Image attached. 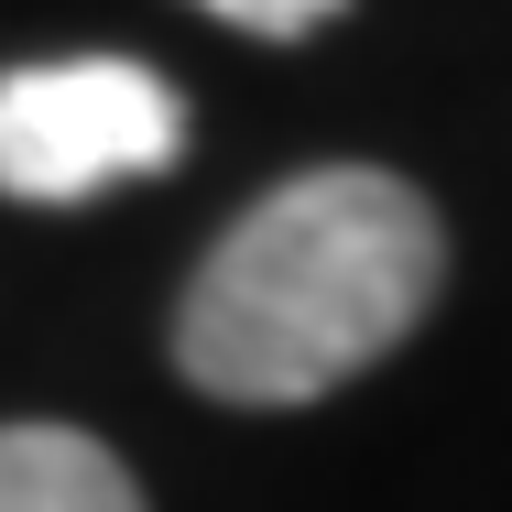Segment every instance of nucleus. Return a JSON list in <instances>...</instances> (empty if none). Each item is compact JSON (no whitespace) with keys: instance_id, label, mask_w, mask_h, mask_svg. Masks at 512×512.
I'll return each instance as SVG.
<instances>
[{"instance_id":"obj_3","label":"nucleus","mask_w":512,"mask_h":512,"mask_svg":"<svg viewBox=\"0 0 512 512\" xmlns=\"http://www.w3.org/2000/svg\"><path fill=\"white\" fill-rule=\"evenodd\" d=\"M0 512H153L88 425H0Z\"/></svg>"},{"instance_id":"obj_2","label":"nucleus","mask_w":512,"mask_h":512,"mask_svg":"<svg viewBox=\"0 0 512 512\" xmlns=\"http://www.w3.org/2000/svg\"><path fill=\"white\" fill-rule=\"evenodd\" d=\"M186 153V99L131 55H44L0 77V197L88 207Z\"/></svg>"},{"instance_id":"obj_1","label":"nucleus","mask_w":512,"mask_h":512,"mask_svg":"<svg viewBox=\"0 0 512 512\" xmlns=\"http://www.w3.org/2000/svg\"><path fill=\"white\" fill-rule=\"evenodd\" d=\"M447 284V229L382 164H316L240 207L175 306V371L218 404L284 414L393 360Z\"/></svg>"},{"instance_id":"obj_4","label":"nucleus","mask_w":512,"mask_h":512,"mask_svg":"<svg viewBox=\"0 0 512 512\" xmlns=\"http://www.w3.org/2000/svg\"><path fill=\"white\" fill-rule=\"evenodd\" d=\"M207 22H229V33H262V44H306V33H327L349 0H197Z\"/></svg>"}]
</instances>
